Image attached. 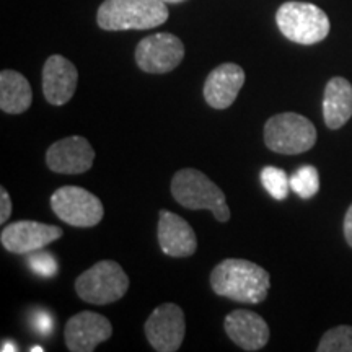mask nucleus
I'll use <instances>...</instances> for the list:
<instances>
[{"instance_id": "f257e3e1", "label": "nucleus", "mask_w": 352, "mask_h": 352, "mask_svg": "<svg viewBox=\"0 0 352 352\" xmlns=\"http://www.w3.org/2000/svg\"><path fill=\"white\" fill-rule=\"evenodd\" d=\"M210 287L217 296L240 303H261L267 297L271 277L264 267L252 261L228 258L210 272Z\"/></svg>"}, {"instance_id": "f03ea898", "label": "nucleus", "mask_w": 352, "mask_h": 352, "mask_svg": "<svg viewBox=\"0 0 352 352\" xmlns=\"http://www.w3.org/2000/svg\"><path fill=\"white\" fill-rule=\"evenodd\" d=\"M168 20V8L160 0H104L96 13L100 28L107 32L151 30Z\"/></svg>"}, {"instance_id": "7ed1b4c3", "label": "nucleus", "mask_w": 352, "mask_h": 352, "mask_svg": "<svg viewBox=\"0 0 352 352\" xmlns=\"http://www.w3.org/2000/svg\"><path fill=\"white\" fill-rule=\"evenodd\" d=\"M171 195L179 206L189 210H210L219 222L230 220L227 197L217 184L195 168H184L171 179Z\"/></svg>"}, {"instance_id": "20e7f679", "label": "nucleus", "mask_w": 352, "mask_h": 352, "mask_svg": "<svg viewBox=\"0 0 352 352\" xmlns=\"http://www.w3.org/2000/svg\"><path fill=\"white\" fill-rule=\"evenodd\" d=\"M277 28L292 43L311 46L329 34L331 23L320 7L307 2H285L277 8Z\"/></svg>"}, {"instance_id": "39448f33", "label": "nucleus", "mask_w": 352, "mask_h": 352, "mask_svg": "<svg viewBox=\"0 0 352 352\" xmlns=\"http://www.w3.org/2000/svg\"><path fill=\"white\" fill-rule=\"evenodd\" d=\"M264 144L270 151L283 155H297L316 144L314 122L297 113H280L264 124Z\"/></svg>"}, {"instance_id": "423d86ee", "label": "nucleus", "mask_w": 352, "mask_h": 352, "mask_svg": "<svg viewBox=\"0 0 352 352\" xmlns=\"http://www.w3.org/2000/svg\"><path fill=\"white\" fill-rule=\"evenodd\" d=\"M129 289V277L116 261H100L82 272L76 280V290L82 300L94 305H108Z\"/></svg>"}, {"instance_id": "0eeeda50", "label": "nucleus", "mask_w": 352, "mask_h": 352, "mask_svg": "<svg viewBox=\"0 0 352 352\" xmlns=\"http://www.w3.org/2000/svg\"><path fill=\"white\" fill-rule=\"evenodd\" d=\"M51 209L57 217L77 228L98 226L104 215L101 201L87 189L63 186L51 196Z\"/></svg>"}, {"instance_id": "6e6552de", "label": "nucleus", "mask_w": 352, "mask_h": 352, "mask_svg": "<svg viewBox=\"0 0 352 352\" xmlns=\"http://www.w3.org/2000/svg\"><path fill=\"white\" fill-rule=\"evenodd\" d=\"M184 44L171 33H155L135 47V63L147 74H168L182 64Z\"/></svg>"}, {"instance_id": "1a4fd4ad", "label": "nucleus", "mask_w": 352, "mask_h": 352, "mask_svg": "<svg viewBox=\"0 0 352 352\" xmlns=\"http://www.w3.org/2000/svg\"><path fill=\"white\" fill-rule=\"evenodd\" d=\"M186 333V320L183 310L175 303L157 307L145 321V336L158 352H175L179 349Z\"/></svg>"}, {"instance_id": "9d476101", "label": "nucleus", "mask_w": 352, "mask_h": 352, "mask_svg": "<svg viewBox=\"0 0 352 352\" xmlns=\"http://www.w3.org/2000/svg\"><path fill=\"white\" fill-rule=\"evenodd\" d=\"M63 236V228L47 223L20 220L10 223L2 230L0 241L7 252L15 254H30L38 250H44L52 241Z\"/></svg>"}, {"instance_id": "9b49d317", "label": "nucleus", "mask_w": 352, "mask_h": 352, "mask_svg": "<svg viewBox=\"0 0 352 352\" xmlns=\"http://www.w3.org/2000/svg\"><path fill=\"white\" fill-rule=\"evenodd\" d=\"M113 334L111 321L95 311H80L67 321L64 329L65 344L72 352H91Z\"/></svg>"}, {"instance_id": "f8f14e48", "label": "nucleus", "mask_w": 352, "mask_h": 352, "mask_svg": "<svg viewBox=\"0 0 352 352\" xmlns=\"http://www.w3.org/2000/svg\"><path fill=\"white\" fill-rule=\"evenodd\" d=\"M94 160V147L82 135L57 140L46 152L47 168L60 175L85 173L91 168Z\"/></svg>"}, {"instance_id": "ddd939ff", "label": "nucleus", "mask_w": 352, "mask_h": 352, "mask_svg": "<svg viewBox=\"0 0 352 352\" xmlns=\"http://www.w3.org/2000/svg\"><path fill=\"white\" fill-rule=\"evenodd\" d=\"M158 245L166 256L188 258L196 253L197 236L192 227L183 217L170 210H160Z\"/></svg>"}, {"instance_id": "4468645a", "label": "nucleus", "mask_w": 352, "mask_h": 352, "mask_svg": "<svg viewBox=\"0 0 352 352\" xmlns=\"http://www.w3.org/2000/svg\"><path fill=\"white\" fill-rule=\"evenodd\" d=\"M78 72L76 65L64 56L54 54L43 67V94L47 103L60 107L76 94Z\"/></svg>"}, {"instance_id": "2eb2a0df", "label": "nucleus", "mask_w": 352, "mask_h": 352, "mask_svg": "<svg viewBox=\"0 0 352 352\" xmlns=\"http://www.w3.org/2000/svg\"><path fill=\"white\" fill-rule=\"evenodd\" d=\"M245 85V70L240 65L220 64L209 74L204 83V98L214 109H227Z\"/></svg>"}, {"instance_id": "dca6fc26", "label": "nucleus", "mask_w": 352, "mask_h": 352, "mask_svg": "<svg viewBox=\"0 0 352 352\" xmlns=\"http://www.w3.org/2000/svg\"><path fill=\"white\" fill-rule=\"evenodd\" d=\"M228 338L243 351H259L270 341V327L252 310H233L226 318Z\"/></svg>"}, {"instance_id": "f3484780", "label": "nucleus", "mask_w": 352, "mask_h": 352, "mask_svg": "<svg viewBox=\"0 0 352 352\" xmlns=\"http://www.w3.org/2000/svg\"><path fill=\"white\" fill-rule=\"evenodd\" d=\"M323 118L329 129H340L352 118V85L342 77L327 83L323 96Z\"/></svg>"}, {"instance_id": "a211bd4d", "label": "nucleus", "mask_w": 352, "mask_h": 352, "mask_svg": "<svg viewBox=\"0 0 352 352\" xmlns=\"http://www.w3.org/2000/svg\"><path fill=\"white\" fill-rule=\"evenodd\" d=\"M33 103L30 82L15 70H2L0 74V108L8 114L28 111Z\"/></svg>"}, {"instance_id": "6ab92c4d", "label": "nucleus", "mask_w": 352, "mask_h": 352, "mask_svg": "<svg viewBox=\"0 0 352 352\" xmlns=\"http://www.w3.org/2000/svg\"><path fill=\"white\" fill-rule=\"evenodd\" d=\"M320 189V173L315 166L303 165L290 176V191L302 199H311Z\"/></svg>"}, {"instance_id": "aec40b11", "label": "nucleus", "mask_w": 352, "mask_h": 352, "mask_svg": "<svg viewBox=\"0 0 352 352\" xmlns=\"http://www.w3.org/2000/svg\"><path fill=\"white\" fill-rule=\"evenodd\" d=\"M261 184L276 201H284L290 191V176L277 166H264L261 170Z\"/></svg>"}, {"instance_id": "412c9836", "label": "nucleus", "mask_w": 352, "mask_h": 352, "mask_svg": "<svg viewBox=\"0 0 352 352\" xmlns=\"http://www.w3.org/2000/svg\"><path fill=\"white\" fill-rule=\"evenodd\" d=\"M318 352H352V327L341 324L323 334Z\"/></svg>"}, {"instance_id": "4be33fe9", "label": "nucleus", "mask_w": 352, "mask_h": 352, "mask_svg": "<svg viewBox=\"0 0 352 352\" xmlns=\"http://www.w3.org/2000/svg\"><path fill=\"white\" fill-rule=\"evenodd\" d=\"M28 264L32 267V271L41 277H54L57 271H59V264H57L54 254L43 252V250L30 253Z\"/></svg>"}, {"instance_id": "5701e85b", "label": "nucleus", "mask_w": 352, "mask_h": 352, "mask_svg": "<svg viewBox=\"0 0 352 352\" xmlns=\"http://www.w3.org/2000/svg\"><path fill=\"white\" fill-rule=\"evenodd\" d=\"M52 327H54V321H52L51 315L47 311L39 310L33 316V328L36 329L39 334L46 336V334H51Z\"/></svg>"}, {"instance_id": "b1692460", "label": "nucleus", "mask_w": 352, "mask_h": 352, "mask_svg": "<svg viewBox=\"0 0 352 352\" xmlns=\"http://www.w3.org/2000/svg\"><path fill=\"white\" fill-rule=\"evenodd\" d=\"M12 215V201L6 188H0V223L6 226Z\"/></svg>"}, {"instance_id": "393cba45", "label": "nucleus", "mask_w": 352, "mask_h": 352, "mask_svg": "<svg viewBox=\"0 0 352 352\" xmlns=\"http://www.w3.org/2000/svg\"><path fill=\"white\" fill-rule=\"evenodd\" d=\"M344 239L352 248V204L344 215Z\"/></svg>"}, {"instance_id": "a878e982", "label": "nucleus", "mask_w": 352, "mask_h": 352, "mask_svg": "<svg viewBox=\"0 0 352 352\" xmlns=\"http://www.w3.org/2000/svg\"><path fill=\"white\" fill-rule=\"evenodd\" d=\"M7 351H19V347L13 344V342L7 341V342H3V344H2V352H7Z\"/></svg>"}, {"instance_id": "bb28decb", "label": "nucleus", "mask_w": 352, "mask_h": 352, "mask_svg": "<svg viewBox=\"0 0 352 352\" xmlns=\"http://www.w3.org/2000/svg\"><path fill=\"white\" fill-rule=\"evenodd\" d=\"M160 2H165V3H182L184 0H160Z\"/></svg>"}, {"instance_id": "cd10ccee", "label": "nucleus", "mask_w": 352, "mask_h": 352, "mask_svg": "<svg viewBox=\"0 0 352 352\" xmlns=\"http://www.w3.org/2000/svg\"><path fill=\"white\" fill-rule=\"evenodd\" d=\"M30 351H34V352H43L44 349H43V347H39V346H34V347H32V349H30Z\"/></svg>"}]
</instances>
